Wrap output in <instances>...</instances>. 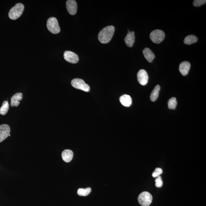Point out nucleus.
Instances as JSON below:
<instances>
[{"instance_id": "obj_13", "label": "nucleus", "mask_w": 206, "mask_h": 206, "mask_svg": "<svg viewBox=\"0 0 206 206\" xmlns=\"http://www.w3.org/2000/svg\"><path fill=\"white\" fill-rule=\"evenodd\" d=\"M62 158L65 162H69L72 160L74 156V153L70 150L66 149L62 151Z\"/></svg>"}, {"instance_id": "obj_25", "label": "nucleus", "mask_w": 206, "mask_h": 206, "mask_svg": "<svg viewBox=\"0 0 206 206\" xmlns=\"http://www.w3.org/2000/svg\"><path fill=\"white\" fill-rule=\"evenodd\" d=\"M8 136H11V135H10V134H9V135H8Z\"/></svg>"}, {"instance_id": "obj_23", "label": "nucleus", "mask_w": 206, "mask_h": 206, "mask_svg": "<svg viewBox=\"0 0 206 206\" xmlns=\"http://www.w3.org/2000/svg\"><path fill=\"white\" fill-rule=\"evenodd\" d=\"M155 182H156V187H157V188H161L162 186L163 182L160 176H159L156 177Z\"/></svg>"}, {"instance_id": "obj_18", "label": "nucleus", "mask_w": 206, "mask_h": 206, "mask_svg": "<svg viewBox=\"0 0 206 206\" xmlns=\"http://www.w3.org/2000/svg\"><path fill=\"white\" fill-rule=\"evenodd\" d=\"M198 41V38L197 36L194 35H188L185 37L184 39V43L187 45H190L192 44L195 43Z\"/></svg>"}, {"instance_id": "obj_11", "label": "nucleus", "mask_w": 206, "mask_h": 206, "mask_svg": "<svg viewBox=\"0 0 206 206\" xmlns=\"http://www.w3.org/2000/svg\"><path fill=\"white\" fill-rule=\"evenodd\" d=\"M190 67V63L187 61H184L180 64L179 71L182 75L185 76L188 74Z\"/></svg>"}, {"instance_id": "obj_17", "label": "nucleus", "mask_w": 206, "mask_h": 206, "mask_svg": "<svg viewBox=\"0 0 206 206\" xmlns=\"http://www.w3.org/2000/svg\"><path fill=\"white\" fill-rule=\"evenodd\" d=\"M160 89V87L159 85H156L155 86L154 89L151 93L150 96V98L151 101L154 102L157 99Z\"/></svg>"}, {"instance_id": "obj_5", "label": "nucleus", "mask_w": 206, "mask_h": 206, "mask_svg": "<svg viewBox=\"0 0 206 206\" xmlns=\"http://www.w3.org/2000/svg\"><path fill=\"white\" fill-rule=\"evenodd\" d=\"M71 84L73 87L77 89L82 90L86 92H88L90 91L89 86L86 84L84 80L79 78H75L73 79Z\"/></svg>"}, {"instance_id": "obj_7", "label": "nucleus", "mask_w": 206, "mask_h": 206, "mask_svg": "<svg viewBox=\"0 0 206 206\" xmlns=\"http://www.w3.org/2000/svg\"><path fill=\"white\" fill-rule=\"evenodd\" d=\"M64 56V59L71 64H76L79 61V57L77 54L70 51L65 52Z\"/></svg>"}, {"instance_id": "obj_4", "label": "nucleus", "mask_w": 206, "mask_h": 206, "mask_svg": "<svg viewBox=\"0 0 206 206\" xmlns=\"http://www.w3.org/2000/svg\"><path fill=\"white\" fill-rule=\"evenodd\" d=\"M153 197L148 192H143L138 197L139 204L142 206H149L152 202Z\"/></svg>"}, {"instance_id": "obj_10", "label": "nucleus", "mask_w": 206, "mask_h": 206, "mask_svg": "<svg viewBox=\"0 0 206 206\" xmlns=\"http://www.w3.org/2000/svg\"><path fill=\"white\" fill-rule=\"evenodd\" d=\"M66 7L69 14L74 15L76 14L77 11V4L74 0H68L66 2Z\"/></svg>"}, {"instance_id": "obj_22", "label": "nucleus", "mask_w": 206, "mask_h": 206, "mask_svg": "<svg viewBox=\"0 0 206 206\" xmlns=\"http://www.w3.org/2000/svg\"><path fill=\"white\" fill-rule=\"evenodd\" d=\"M206 3L205 0H195L193 2V5L196 7H199L205 4Z\"/></svg>"}, {"instance_id": "obj_3", "label": "nucleus", "mask_w": 206, "mask_h": 206, "mask_svg": "<svg viewBox=\"0 0 206 206\" xmlns=\"http://www.w3.org/2000/svg\"><path fill=\"white\" fill-rule=\"evenodd\" d=\"M47 27L51 33L57 34L60 33V29L57 19L55 17H50L47 20Z\"/></svg>"}, {"instance_id": "obj_20", "label": "nucleus", "mask_w": 206, "mask_h": 206, "mask_svg": "<svg viewBox=\"0 0 206 206\" xmlns=\"http://www.w3.org/2000/svg\"><path fill=\"white\" fill-rule=\"evenodd\" d=\"M91 191V188H88L86 189L80 188L78 190L77 193L78 195L86 196L88 195Z\"/></svg>"}, {"instance_id": "obj_21", "label": "nucleus", "mask_w": 206, "mask_h": 206, "mask_svg": "<svg viewBox=\"0 0 206 206\" xmlns=\"http://www.w3.org/2000/svg\"><path fill=\"white\" fill-rule=\"evenodd\" d=\"M168 108L170 109L174 110L176 108L177 105V102L176 98H172L168 100Z\"/></svg>"}, {"instance_id": "obj_19", "label": "nucleus", "mask_w": 206, "mask_h": 206, "mask_svg": "<svg viewBox=\"0 0 206 206\" xmlns=\"http://www.w3.org/2000/svg\"><path fill=\"white\" fill-rule=\"evenodd\" d=\"M9 108L8 102L4 101L2 104V106L0 108V114L2 115H6L7 113Z\"/></svg>"}, {"instance_id": "obj_12", "label": "nucleus", "mask_w": 206, "mask_h": 206, "mask_svg": "<svg viewBox=\"0 0 206 206\" xmlns=\"http://www.w3.org/2000/svg\"><path fill=\"white\" fill-rule=\"evenodd\" d=\"M134 32L129 31L127 36L125 37V41L126 44L129 47H132L135 42V36Z\"/></svg>"}, {"instance_id": "obj_9", "label": "nucleus", "mask_w": 206, "mask_h": 206, "mask_svg": "<svg viewBox=\"0 0 206 206\" xmlns=\"http://www.w3.org/2000/svg\"><path fill=\"white\" fill-rule=\"evenodd\" d=\"M11 132V128L7 124L0 125V142H2L7 138Z\"/></svg>"}, {"instance_id": "obj_15", "label": "nucleus", "mask_w": 206, "mask_h": 206, "mask_svg": "<svg viewBox=\"0 0 206 206\" xmlns=\"http://www.w3.org/2000/svg\"><path fill=\"white\" fill-rule=\"evenodd\" d=\"M145 57L147 60L148 62L151 63L152 62L155 58V55L150 49L148 48H145L143 50Z\"/></svg>"}, {"instance_id": "obj_16", "label": "nucleus", "mask_w": 206, "mask_h": 206, "mask_svg": "<svg viewBox=\"0 0 206 206\" xmlns=\"http://www.w3.org/2000/svg\"><path fill=\"white\" fill-rule=\"evenodd\" d=\"M120 100L121 103L123 106L128 107L131 106L132 104V100L130 96L125 94L120 97Z\"/></svg>"}, {"instance_id": "obj_8", "label": "nucleus", "mask_w": 206, "mask_h": 206, "mask_svg": "<svg viewBox=\"0 0 206 206\" xmlns=\"http://www.w3.org/2000/svg\"><path fill=\"white\" fill-rule=\"evenodd\" d=\"M137 79L139 84L141 85L144 86L147 84L149 79L147 71L143 69H140L137 73Z\"/></svg>"}, {"instance_id": "obj_1", "label": "nucleus", "mask_w": 206, "mask_h": 206, "mask_svg": "<svg viewBox=\"0 0 206 206\" xmlns=\"http://www.w3.org/2000/svg\"><path fill=\"white\" fill-rule=\"evenodd\" d=\"M115 30V27L113 26H108L105 27L98 34V40L102 43H108L113 37Z\"/></svg>"}, {"instance_id": "obj_24", "label": "nucleus", "mask_w": 206, "mask_h": 206, "mask_svg": "<svg viewBox=\"0 0 206 206\" xmlns=\"http://www.w3.org/2000/svg\"><path fill=\"white\" fill-rule=\"evenodd\" d=\"M163 170L160 168H156L155 171L152 173V176L154 178H156L160 175L162 174Z\"/></svg>"}, {"instance_id": "obj_2", "label": "nucleus", "mask_w": 206, "mask_h": 206, "mask_svg": "<svg viewBox=\"0 0 206 206\" xmlns=\"http://www.w3.org/2000/svg\"><path fill=\"white\" fill-rule=\"evenodd\" d=\"M24 10V5L21 3H18L10 10L8 13V16L12 20H16L21 16Z\"/></svg>"}, {"instance_id": "obj_14", "label": "nucleus", "mask_w": 206, "mask_h": 206, "mask_svg": "<svg viewBox=\"0 0 206 206\" xmlns=\"http://www.w3.org/2000/svg\"><path fill=\"white\" fill-rule=\"evenodd\" d=\"M23 98V95L22 93H15L11 98V106L12 107H18L20 103L19 101Z\"/></svg>"}, {"instance_id": "obj_6", "label": "nucleus", "mask_w": 206, "mask_h": 206, "mask_svg": "<svg viewBox=\"0 0 206 206\" xmlns=\"http://www.w3.org/2000/svg\"><path fill=\"white\" fill-rule=\"evenodd\" d=\"M165 37V33L163 31L156 30L151 32L150 38L153 42L159 44L163 41Z\"/></svg>"}]
</instances>
